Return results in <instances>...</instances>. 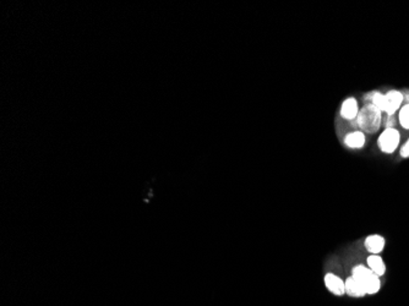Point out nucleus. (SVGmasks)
Returning a JSON list of instances; mask_svg holds the SVG:
<instances>
[{"label": "nucleus", "instance_id": "f257e3e1", "mask_svg": "<svg viewBox=\"0 0 409 306\" xmlns=\"http://www.w3.org/2000/svg\"><path fill=\"white\" fill-rule=\"evenodd\" d=\"M404 102L403 93L399 91H388L387 93L375 92L371 98V104L375 105L381 113H386L388 117L395 116L396 111L402 108V103Z\"/></svg>", "mask_w": 409, "mask_h": 306}, {"label": "nucleus", "instance_id": "f03ea898", "mask_svg": "<svg viewBox=\"0 0 409 306\" xmlns=\"http://www.w3.org/2000/svg\"><path fill=\"white\" fill-rule=\"evenodd\" d=\"M357 122L364 134H375L381 128L382 113L371 103H366L359 109Z\"/></svg>", "mask_w": 409, "mask_h": 306}, {"label": "nucleus", "instance_id": "7ed1b4c3", "mask_svg": "<svg viewBox=\"0 0 409 306\" xmlns=\"http://www.w3.org/2000/svg\"><path fill=\"white\" fill-rule=\"evenodd\" d=\"M352 277L360 283L366 294H376L381 288V281L379 276H376L369 267L355 266L353 269Z\"/></svg>", "mask_w": 409, "mask_h": 306}, {"label": "nucleus", "instance_id": "20e7f679", "mask_svg": "<svg viewBox=\"0 0 409 306\" xmlns=\"http://www.w3.org/2000/svg\"><path fill=\"white\" fill-rule=\"evenodd\" d=\"M399 142H401V134L395 128L385 129L378 140L379 148L387 155L395 152L398 148Z\"/></svg>", "mask_w": 409, "mask_h": 306}, {"label": "nucleus", "instance_id": "39448f33", "mask_svg": "<svg viewBox=\"0 0 409 306\" xmlns=\"http://www.w3.org/2000/svg\"><path fill=\"white\" fill-rule=\"evenodd\" d=\"M325 284L329 292L333 293L334 295L342 296L343 294H346V284L342 279L333 273H328L325 276Z\"/></svg>", "mask_w": 409, "mask_h": 306}, {"label": "nucleus", "instance_id": "423d86ee", "mask_svg": "<svg viewBox=\"0 0 409 306\" xmlns=\"http://www.w3.org/2000/svg\"><path fill=\"white\" fill-rule=\"evenodd\" d=\"M359 113V105L357 99L353 98H347L346 101L342 103V107H341V117L343 119L347 120H354L357 119Z\"/></svg>", "mask_w": 409, "mask_h": 306}, {"label": "nucleus", "instance_id": "0eeeda50", "mask_svg": "<svg viewBox=\"0 0 409 306\" xmlns=\"http://www.w3.org/2000/svg\"><path fill=\"white\" fill-rule=\"evenodd\" d=\"M365 249L371 255H379L385 249V239L381 235H369L365 239Z\"/></svg>", "mask_w": 409, "mask_h": 306}, {"label": "nucleus", "instance_id": "6e6552de", "mask_svg": "<svg viewBox=\"0 0 409 306\" xmlns=\"http://www.w3.org/2000/svg\"><path fill=\"white\" fill-rule=\"evenodd\" d=\"M365 134L363 131H354L351 132L346 136L344 139V143L349 147V148H363L365 145Z\"/></svg>", "mask_w": 409, "mask_h": 306}, {"label": "nucleus", "instance_id": "1a4fd4ad", "mask_svg": "<svg viewBox=\"0 0 409 306\" xmlns=\"http://www.w3.org/2000/svg\"><path fill=\"white\" fill-rule=\"evenodd\" d=\"M367 267L379 277H382L386 272V264L379 255H370L367 257Z\"/></svg>", "mask_w": 409, "mask_h": 306}, {"label": "nucleus", "instance_id": "9d476101", "mask_svg": "<svg viewBox=\"0 0 409 306\" xmlns=\"http://www.w3.org/2000/svg\"><path fill=\"white\" fill-rule=\"evenodd\" d=\"M344 284H346V293L348 294V295L354 296V298H363L364 295H366L364 288L361 287L360 283H359L358 281H355L353 277H349L347 279V281L344 282Z\"/></svg>", "mask_w": 409, "mask_h": 306}, {"label": "nucleus", "instance_id": "9b49d317", "mask_svg": "<svg viewBox=\"0 0 409 306\" xmlns=\"http://www.w3.org/2000/svg\"><path fill=\"white\" fill-rule=\"evenodd\" d=\"M398 120H399V124L402 125L403 129L409 130V104L408 103L405 105H403L401 109H399Z\"/></svg>", "mask_w": 409, "mask_h": 306}, {"label": "nucleus", "instance_id": "f8f14e48", "mask_svg": "<svg viewBox=\"0 0 409 306\" xmlns=\"http://www.w3.org/2000/svg\"><path fill=\"white\" fill-rule=\"evenodd\" d=\"M399 153H401V156L403 158H409V139L407 140V142H405L404 145L401 147Z\"/></svg>", "mask_w": 409, "mask_h": 306}]
</instances>
